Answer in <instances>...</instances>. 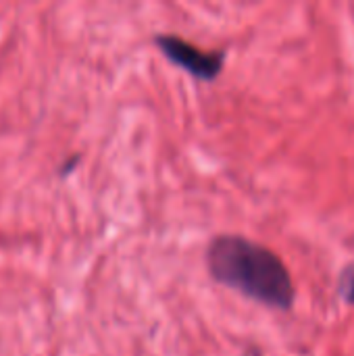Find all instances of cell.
<instances>
[{"label":"cell","mask_w":354,"mask_h":356,"mask_svg":"<svg viewBox=\"0 0 354 356\" xmlns=\"http://www.w3.org/2000/svg\"><path fill=\"white\" fill-rule=\"evenodd\" d=\"M215 282L277 311L294 305V284L284 261L269 248L242 236H217L207 250Z\"/></svg>","instance_id":"1"},{"label":"cell","mask_w":354,"mask_h":356,"mask_svg":"<svg viewBox=\"0 0 354 356\" xmlns=\"http://www.w3.org/2000/svg\"><path fill=\"white\" fill-rule=\"evenodd\" d=\"M154 42L169 60H173L198 79L213 81L223 69L225 52H202L200 48L171 33H161L154 38Z\"/></svg>","instance_id":"2"},{"label":"cell","mask_w":354,"mask_h":356,"mask_svg":"<svg viewBox=\"0 0 354 356\" xmlns=\"http://www.w3.org/2000/svg\"><path fill=\"white\" fill-rule=\"evenodd\" d=\"M340 294L342 298L348 302V305H354V265L342 275V282H340Z\"/></svg>","instance_id":"3"},{"label":"cell","mask_w":354,"mask_h":356,"mask_svg":"<svg viewBox=\"0 0 354 356\" xmlns=\"http://www.w3.org/2000/svg\"><path fill=\"white\" fill-rule=\"evenodd\" d=\"M77 159H79V156H75V159H73V161H71V163H65V169H63V171H61V173H63V175H67V173H69V171H71V169H73V165H75V163H77Z\"/></svg>","instance_id":"4"}]
</instances>
